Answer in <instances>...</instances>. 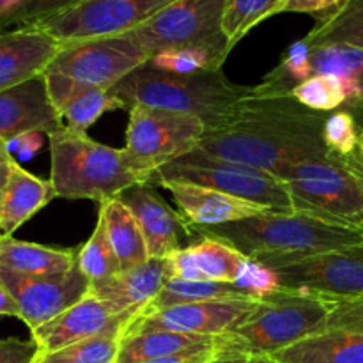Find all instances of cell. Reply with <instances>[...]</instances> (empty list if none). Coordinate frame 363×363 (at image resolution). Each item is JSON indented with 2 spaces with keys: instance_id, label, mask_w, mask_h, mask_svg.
<instances>
[{
  "instance_id": "f907efd6",
  "label": "cell",
  "mask_w": 363,
  "mask_h": 363,
  "mask_svg": "<svg viewBox=\"0 0 363 363\" xmlns=\"http://www.w3.org/2000/svg\"><path fill=\"white\" fill-rule=\"evenodd\" d=\"M358 172H360V170H358ZM360 174H362V172H360ZM362 176H363V174H362Z\"/></svg>"
},
{
  "instance_id": "4fadbf2b",
  "label": "cell",
  "mask_w": 363,
  "mask_h": 363,
  "mask_svg": "<svg viewBox=\"0 0 363 363\" xmlns=\"http://www.w3.org/2000/svg\"><path fill=\"white\" fill-rule=\"evenodd\" d=\"M0 280L13 294L20 319L30 332L84 300L91 291V282L78 266L59 275L41 277L20 275L0 266Z\"/></svg>"
},
{
  "instance_id": "9c48e42d",
  "label": "cell",
  "mask_w": 363,
  "mask_h": 363,
  "mask_svg": "<svg viewBox=\"0 0 363 363\" xmlns=\"http://www.w3.org/2000/svg\"><path fill=\"white\" fill-rule=\"evenodd\" d=\"M225 0H176L128 32L149 57L174 48H208L227 59L229 43L222 28Z\"/></svg>"
},
{
  "instance_id": "ffe728a7",
  "label": "cell",
  "mask_w": 363,
  "mask_h": 363,
  "mask_svg": "<svg viewBox=\"0 0 363 363\" xmlns=\"http://www.w3.org/2000/svg\"><path fill=\"white\" fill-rule=\"evenodd\" d=\"M156 184L165 188L172 195L184 229L222 225V223L236 222L248 216L272 213L261 206L250 204L247 201L230 197L213 188L199 186V184L174 183V181H160Z\"/></svg>"
},
{
  "instance_id": "7dc6e473",
  "label": "cell",
  "mask_w": 363,
  "mask_h": 363,
  "mask_svg": "<svg viewBox=\"0 0 363 363\" xmlns=\"http://www.w3.org/2000/svg\"><path fill=\"white\" fill-rule=\"evenodd\" d=\"M9 11V0H0V16Z\"/></svg>"
},
{
  "instance_id": "484cf974",
  "label": "cell",
  "mask_w": 363,
  "mask_h": 363,
  "mask_svg": "<svg viewBox=\"0 0 363 363\" xmlns=\"http://www.w3.org/2000/svg\"><path fill=\"white\" fill-rule=\"evenodd\" d=\"M99 215L105 220L106 236L119 261L121 272L137 268L149 261L147 245L133 213L119 201H110L99 204Z\"/></svg>"
},
{
  "instance_id": "7c38bea8",
  "label": "cell",
  "mask_w": 363,
  "mask_h": 363,
  "mask_svg": "<svg viewBox=\"0 0 363 363\" xmlns=\"http://www.w3.org/2000/svg\"><path fill=\"white\" fill-rule=\"evenodd\" d=\"M176 0H82L71 9L30 25L66 43L124 35Z\"/></svg>"
},
{
  "instance_id": "e575fe53",
  "label": "cell",
  "mask_w": 363,
  "mask_h": 363,
  "mask_svg": "<svg viewBox=\"0 0 363 363\" xmlns=\"http://www.w3.org/2000/svg\"><path fill=\"white\" fill-rule=\"evenodd\" d=\"M225 60L222 55L208 48H174L156 53L149 59V62L169 73L194 74L222 69Z\"/></svg>"
},
{
  "instance_id": "ba28073f",
  "label": "cell",
  "mask_w": 363,
  "mask_h": 363,
  "mask_svg": "<svg viewBox=\"0 0 363 363\" xmlns=\"http://www.w3.org/2000/svg\"><path fill=\"white\" fill-rule=\"evenodd\" d=\"M160 181L199 184L261 206L272 213H294L293 201L282 179L252 167L213 158L199 149L162 167L149 183L155 186Z\"/></svg>"
},
{
  "instance_id": "6da1fadb",
  "label": "cell",
  "mask_w": 363,
  "mask_h": 363,
  "mask_svg": "<svg viewBox=\"0 0 363 363\" xmlns=\"http://www.w3.org/2000/svg\"><path fill=\"white\" fill-rule=\"evenodd\" d=\"M326 117L291 94L264 96L255 87L220 126L206 131L197 149L282 179L294 163L330 155L323 138Z\"/></svg>"
},
{
  "instance_id": "7bdbcfd3",
  "label": "cell",
  "mask_w": 363,
  "mask_h": 363,
  "mask_svg": "<svg viewBox=\"0 0 363 363\" xmlns=\"http://www.w3.org/2000/svg\"><path fill=\"white\" fill-rule=\"evenodd\" d=\"M0 315H9V318L20 319L18 303L14 301L13 294H11V291L7 289L2 280H0Z\"/></svg>"
},
{
  "instance_id": "d4e9b609",
  "label": "cell",
  "mask_w": 363,
  "mask_h": 363,
  "mask_svg": "<svg viewBox=\"0 0 363 363\" xmlns=\"http://www.w3.org/2000/svg\"><path fill=\"white\" fill-rule=\"evenodd\" d=\"M77 248L46 247L11 238H0V266L27 277L59 275L77 266Z\"/></svg>"
},
{
  "instance_id": "1f68e13d",
  "label": "cell",
  "mask_w": 363,
  "mask_h": 363,
  "mask_svg": "<svg viewBox=\"0 0 363 363\" xmlns=\"http://www.w3.org/2000/svg\"><path fill=\"white\" fill-rule=\"evenodd\" d=\"M282 0H225L222 28L233 50L255 25L273 16Z\"/></svg>"
},
{
  "instance_id": "277c9868",
  "label": "cell",
  "mask_w": 363,
  "mask_h": 363,
  "mask_svg": "<svg viewBox=\"0 0 363 363\" xmlns=\"http://www.w3.org/2000/svg\"><path fill=\"white\" fill-rule=\"evenodd\" d=\"M335 301L277 289L259 301L254 314L233 332L218 337L220 357H273L279 351L321 332L335 308Z\"/></svg>"
},
{
  "instance_id": "3957f363",
  "label": "cell",
  "mask_w": 363,
  "mask_h": 363,
  "mask_svg": "<svg viewBox=\"0 0 363 363\" xmlns=\"http://www.w3.org/2000/svg\"><path fill=\"white\" fill-rule=\"evenodd\" d=\"M124 108L147 106L167 112L186 113L202 119L206 131L220 126L236 105L255 94V85L233 84L222 69L194 74H176L158 69L151 62L110 89Z\"/></svg>"
},
{
  "instance_id": "f6af8a7d",
  "label": "cell",
  "mask_w": 363,
  "mask_h": 363,
  "mask_svg": "<svg viewBox=\"0 0 363 363\" xmlns=\"http://www.w3.org/2000/svg\"><path fill=\"white\" fill-rule=\"evenodd\" d=\"M252 358L248 357H220L216 354L213 360H209L208 363H250Z\"/></svg>"
},
{
  "instance_id": "30bf717a",
  "label": "cell",
  "mask_w": 363,
  "mask_h": 363,
  "mask_svg": "<svg viewBox=\"0 0 363 363\" xmlns=\"http://www.w3.org/2000/svg\"><path fill=\"white\" fill-rule=\"evenodd\" d=\"M282 289L342 303L363 298V243L301 257L261 259Z\"/></svg>"
},
{
  "instance_id": "52a82bcc",
  "label": "cell",
  "mask_w": 363,
  "mask_h": 363,
  "mask_svg": "<svg viewBox=\"0 0 363 363\" xmlns=\"http://www.w3.org/2000/svg\"><path fill=\"white\" fill-rule=\"evenodd\" d=\"M123 158L140 183H149L162 167L195 151L206 133L202 119L186 113L131 106Z\"/></svg>"
},
{
  "instance_id": "bcb514c9",
  "label": "cell",
  "mask_w": 363,
  "mask_h": 363,
  "mask_svg": "<svg viewBox=\"0 0 363 363\" xmlns=\"http://www.w3.org/2000/svg\"><path fill=\"white\" fill-rule=\"evenodd\" d=\"M250 363H277V362L269 357H261V358H252Z\"/></svg>"
},
{
  "instance_id": "c3c4849f",
  "label": "cell",
  "mask_w": 363,
  "mask_h": 363,
  "mask_svg": "<svg viewBox=\"0 0 363 363\" xmlns=\"http://www.w3.org/2000/svg\"><path fill=\"white\" fill-rule=\"evenodd\" d=\"M21 2H23V0H9V11H13L14 7L20 6ZM9 11H7V13H9Z\"/></svg>"
},
{
  "instance_id": "f1b7e54d",
  "label": "cell",
  "mask_w": 363,
  "mask_h": 363,
  "mask_svg": "<svg viewBox=\"0 0 363 363\" xmlns=\"http://www.w3.org/2000/svg\"><path fill=\"white\" fill-rule=\"evenodd\" d=\"M188 250L204 279L211 282L236 284L250 261L236 248L209 238L194 241L188 245Z\"/></svg>"
},
{
  "instance_id": "74e56055",
  "label": "cell",
  "mask_w": 363,
  "mask_h": 363,
  "mask_svg": "<svg viewBox=\"0 0 363 363\" xmlns=\"http://www.w3.org/2000/svg\"><path fill=\"white\" fill-rule=\"evenodd\" d=\"M328 328L351 330V332L363 333V298L357 301L337 303L323 330Z\"/></svg>"
},
{
  "instance_id": "e0dca14e",
  "label": "cell",
  "mask_w": 363,
  "mask_h": 363,
  "mask_svg": "<svg viewBox=\"0 0 363 363\" xmlns=\"http://www.w3.org/2000/svg\"><path fill=\"white\" fill-rule=\"evenodd\" d=\"M165 280V259H149L137 268L119 272L110 279L91 284L89 293L105 301L123 319L126 330V326L137 319L158 296Z\"/></svg>"
},
{
  "instance_id": "8d00e7d4",
  "label": "cell",
  "mask_w": 363,
  "mask_h": 363,
  "mask_svg": "<svg viewBox=\"0 0 363 363\" xmlns=\"http://www.w3.org/2000/svg\"><path fill=\"white\" fill-rule=\"evenodd\" d=\"M82 0H23L18 7L0 16V32L18 27H30L50 16L71 9Z\"/></svg>"
},
{
  "instance_id": "cb8c5ba5",
  "label": "cell",
  "mask_w": 363,
  "mask_h": 363,
  "mask_svg": "<svg viewBox=\"0 0 363 363\" xmlns=\"http://www.w3.org/2000/svg\"><path fill=\"white\" fill-rule=\"evenodd\" d=\"M218 337L152 330L128 333L121 339L117 363H144L194 351L216 350Z\"/></svg>"
},
{
  "instance_id": "5bb4252c",
  "label": "cell",
  "mask_w": 363,
  "mask_h": 363,
  "mask_svg": "<svg viewBox=\"0 0 363 363\" xmlns=\"http://www.w3.org/2000/svg\"><path fill=\"white\" fill-rule=\"evenodd\" d=\"M257 305V300H213L176 305L158 312L140 314L126 326L123 335L163 330L220 337L243 325L254 314Z\"/></svg>"
},
{
  "instance_id": "b9f144b4",
  "label": "cell",
  "mask_w": 363,
  "mask_h": 363,
  "mask_svg": "<svg viewBox=\"0 0 363 363\" xmlns=\"http://www.w3.org/2000/svg\"><path fill=\"white\" fill-rule=\"evenodd\" d=\"M14 167H16V162H14L13 155H11L9 142L0 138V194L6 188V184L9 183Z\"/></svg>"
},
{
  "instance_id": "f546056e",
  "label": "cell",
  "mask_w": 363,
  "mask_h": 363,
  "mask_svg": "<svg viewBox=\"0 0 363 363\" xmlns=\"http://www.w3.org/2000/svg\"><path fill=\"white\" fill-rule=\"evenodd\" d=\"M124 108L123 101L105 89L82 87L74 84L66 101L59 106V113L67 128L87 133L89 128L106 112ZM126 110V108H124Z\"/></svg>"
},
{
  "instance_id": "5b68a950",
  "label": "cell",
  "mask_w": 363,
  "mask_h": 363,
  "mask_svg": "<svg viewBox=\"0 0 363 363\" xmlns=\"http://www.w3.org/2000/svg\"><path fill=\"white\" fill-rule=\"evenodd\" d=\"M52 172L50 181L60 199L101 202L116 199L140 183L123 158V149L92 140L84 131L64 126L48 135Z\"/></svg>"
},
{
  "instance_id": "44dd1931",
  "label": "cell",
  "mask_w": 363,
  "mask_h": 363,
  "mask_svg": "<svg viewBox=\"0 0 363 363\" xmlns=\"http://www.w3.org/2000/svg\"><path fill=\"white\" fill-rule=\"evenodd\" d=\"M50 179H41L16 163L0 194V238H11L27 220L55 199Z\"/></svg>"
},
{
  "instance_id": "83f0119b",
  "label": "cell",
  "mask_w": 363,
  "mask_h": 363,
  "mask_svg": "<svg viewBox=\"0 0 363 363\" xmlns=\"http://www.w3.org/2000/svg\"><path fill=\"white\" fill-rule=\"evenodd\" d=\"M315 20V27L303 38L311 48L325 45L363 48V0H346L335 11Z\"/></svg>"
},
{
  "instance_id": "681fc988",
  "label": "cell",
  "mask_w": 363,
  "mask_h": 363,
  "mask_svg": "<svg viewBox=\"0 0 363 363\" xmlns=\"http://www.w3.org/2000/svg\"><path fill=\"white\" fill-rule=\"evenodd\" d=\"M358 229H360V230H362V233H363V222L360 223V225H358Z\"/></svg>"
},
{
  "instance_id": "d590c367",
  "label": "cell",
  "mask_w": 363,
  "mask_h": 363,
  "mask_svg": "<svg viewBox=\"0 0 363 363\" xmlns=\"http://www.w3.org/2000/svg\"><path fill=\"white\" fill-rule=\"evenodd\" d=\"M360 133L362 128L358 126L354 116L346 110L328 113L325 128H323L326 147L332 155L340 156V158H351L357 155Z\"/></svg>"
},
{
  "instance_id": "7402d4cb",
  "label": "cell",
  "mask_w": 363,
  "mask_h": 363,
  "mask_svg": "<svg viewBox=\"0 0 363 363\" xmlns=\"http://www.w3.org/2000/svg\"><path fill=\"white\" fill-rule=\"evenodd\" d=\"M308 71L311 77L332 74L342 82L346 103L340 110L353 113L358 126H363V48L350 45L314 46L308 59Z\"/></svg>"
},
{
  "instance_id": "ac0fdd59",
  "label": "cell",
  "mask_w": 363,
  "mask_h": 363,
  "mask_svg": "<svg viewBox=\"0 0 363 363\" xmlns=\"http://www.w3.org/2000/svg\"><path fill=\"white\" fill-rule=\"evenodd\" d=\"M121 202L133 213L138 222L149 259H167L181 247V230H184L179 213L174 211L155 191L151 183H137L119 195Z\"/></svg>"
},
{
  "instance_id": "603a6c76",
  "label": "cell",
  "mask_w": 363,
  "mask_h": 363,
  "mask_svg": "<svg viewBox=\"0 0 363 363\" xmlns=\"http://www.w3.org/2000/svg\"><path fill=\"white\" fill-rule=\"evenodd\" d=\"M269 358L277 363H363V333L321 330Z\"/></svg>"
},
{
  "instance_id": "ab89813d",
  "label": "cell",
  "mask_w": 363,
  "mask_h": 363,
  "mask_svg": "<svg viewBox=\"0 0 363 363\" xmlns=\"http://www.w3.org/2000/svg\"><path fill=\"white\" fill-rule=\"evenodd\" d=\"M344 2L346 0H282L280 6L275 9V13H273V16L280 13H308L318 18L323 16V14L332 13L337 7L342 6Z\"/></svg>"
},
{
  "instance_id": "4dcf8cb0",
  "label": "cell",
  "mask_w": 363,
  "mask_h": 363,
  "mask_svg": "<svg viewBox=\"0 0 363 363\" xmlns=\"http://www.w3.org/2000/svg\"><path fill=\"white\" fill-rule=\"evenodd\" d=\"M77 266L91 284L101 282L121 272L117 255L106 236L105 220L101 215H98V222L91 238L78 247Z\"/></svg>"
},
{
  "instance_id": "836d02e7",
  "label": "cell",
  "mask_w": 363,
  "mask_h": 363,
  "mask_svg": "<svg viewBox=\"0 0 363 363\" xmlns=\"http://www.w3.org/2000/svg\"><path fill=\"white\" fill-rule=\"evenodd\" d=\"M119 335H101L39 357L38 363H117Z\"/></svg>"
},
{
  "instance_id": "2e32d148",
  "label": "cell",
  "mask_w": 363,
  "mask_h": 363,
  "mask_svg": "<svg viewBox=\"0 0 363 363\" xmlns=\"http://www.w3.org/2000/svg\"><path fill=\"white\" fill-rule=\"evenodd\" d=\"M64 126L50 99L45 74L0 92V138L9 144L25 135H52Z\"/></svg>"
},
{
  "instance_id": "f35d334b",
  "label": "cell",
  "mask_w": 363,
  "mask_h": 363,
  "mask_svg": "<svg viewBox=\"0 0 363 363\" xmlns=\"http://www.w3.org/2000/svg\"><path fill=\"white\" fill-rule=\"evenodd\" d=\"M41 350L34 339H0V363H38Z\"/></svg>"
},
{
  "instance_id": "d6986e66",
  "label": "cell",
  "mask_w": 363,
  "mask_h": 363,
  "mask_svg": "<svg viewBox=\"0 0 363 363\" xmlns=\"http://www.w3.org/2000/svg\"><path fill=\"white\" fill-rule=\"evenodd\" d=\"M59 48L60 43L38 27L0 32V92L45 73Z\"/></svg>"
},
{
  "instance_id": "8fae6325",
  "label": "cell",
  "mask_w": 363,
  "mask_h": 363,
  "mask_svg": "<svg viewBox=\"0 0 363 363\" xmlns=\"http://www.w3.org/2000/svg\"><path fill=\"white\" fill-rule=\"evenodd\" d=\"M151 59L126 35L85 39L60 45L45 73L62 74L82 87L110 89Z\"/></svg>"
},
{
  "instance_id": "ee69618b",
  "label": "cell",
  "mask_w": 363,
  "mask_h": 363,
  "mask_svg": "<svg viewBox=\"0 0 363 363\" xmlns=\"http://www.w3.org/2000/svg\"><path fill=\"white\" fill-rule=\"evenodd\" d=\"M347 160H350V162L353 163V165L357 167V169L360 170V172L363 174V131L360 133V140H358L357 155L351 156V158H347Z\"/></svg>"
},
{
  "instance_id": "9a60e30c",
  "label": "cell",
  "mask_w": 363,
  "mask_h": 363,
  "mask_svg": "<svg viewBox=\"0 0 363 363\" xmlns=\"http://www.w3.org/2000/svg\"><path fill=\"white\" fill-rule=\"evenodd\" d=\"M124 321L99 298L91 293L39 328L32 330V339L41 354L53 353L71 344L101 335H119L123 339Z\"/></svg>"
},
{
  "instance_id": "d6a6232c",
  "label": "cell",
  "mask_w": 363,
  "mask_h": 363,
  "mask_svg": "<svg viewBox=\"0 0 363 363\" xmlns=\"http://www.w3.org/2000/svg\"><path fill=\"white\" fill-rule=\"evenodd\" d=\"M291 96L307 108L321 113L337 112L346 103V89L342 82L332 74L307 78L291 91Z\"/></svg>"
},
{
  "instance_id": "7a4b0ae2",
  "label": "cell",
  "mask_w": 363,
  "mask_h": 363,
  "mask_svg": "<svg viewBox=\"0 0 363 363\" xmlns=\"http://www.w3.org/2000/svg\"><path fill=\"white\" fill-rule=\"evenodd\" d=\"M190 238H209L236 248L254 261L301 257L363 243L358 227L326 222L305 213H264L213 227H186Z\"/></svg>"
},
{
  "instance_id": "8992f818",
  "label": "cell",
  "mask_w": 363,
  "mask_h": 363,
  "mask_svg": "<svg viewBox=\"0 0 363 363\" xmlns=\"http://www.w3.org/2000/svg\"><path fill=\"white\" fill-rule=\"evenodd\" d=\"M282 181L294 211L351 227L363 222V176L347 158L330 152L303 160Z\"/></svg>"
},
{
  "instance_id": "60d3db41",
  "label": "cell",
  "mask_w": 363,
  "mask_h": 363,
  "mask_svg": "<svg viewBox=\"0 0 363 363\" xmlns=\"http://www.w3.org/2000/svg\"><path fill=\"white\" fill-rule=\"evenodd\" d=\"M216 357V350L209 351H194V353L172 354V357L158 358V360L144 362V363H208Z\"/></svg>"
},
{
  "instance_id": "4316f807",
  "label": "cell",
  "mask_w": 363,
  "mask_h": 363,
  "mask_svg": "<svg viewBox=\"0 0 363 363\" xmlns=\"http://www.w3.org/2000/svg\"><path fill=\"white\" fill-rule=\"evenodd\" d=\"M213 300H255L240 284L211 282V280H183L167 279L158 296L149 303L145 312H158L176 305L199 303ZM259 301V300H257Z\"/></svg>"
}]
</instances>
